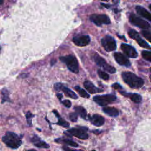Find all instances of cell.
<instances>
[{"label": "cell", "mask_w": 151, "mask_h": 151, "mask_svg": "<svg viewBox=\"0 0 151 151\" xmlns=\"http://www.w3.org/2000/svg\"><path fill=\"white\" fill-rule=\"evenodd\" d=\"M54 88H55V90H58V91L62 90L65 96H67V97H70L73 99H78L77 95L73 91H72L68 87L64 86L63 84H62L60 83H56L54 84Z\"/></svg>", "instance_id": "obj_10"}, {"label": "cell", "mask_w": 151, "mask_h": 151, "mask_svg": "<svg viewBox=\"0 0 151 151\" xmlns=\"http://www.w3.org/2000/svg\"><path fill=\"white\" fill-rule=\"evenodd\" d=\"M90 19L98 26H100L102 24H109L110 23L109 17L104 14H93L90 17Z\"/></svg>", "instance_id": "obj_8"}, {"label": "cell", "mask_w": 151, "mask_h": 151, "mask_svg": "<svg viewBox=\"0 0 151 151\" xmlns=\"http://www.w3.org/2000/svg\"><path fill=\"white\" fill-rule=\"evenodd\" d=\"M97 73L99 76L103 80H107L109 78V76L107 73L106 72L101 70H97Z\"/></svg>", "instance_id": "obj_27"}, {"label": "cell", "mask_w": 151, "mask_h": 151, "mask_svg": "<svg viewBox=\"0 0 151 151\" xmlns=\"http://www.w3.org/2000/svg\"><path fill=\"white\" fill-rule=\"evenodd\" d=\"M28 151H36V150L34 149H30V150H28Z\"/></svg>", "instance_id": "obj_37"}, {"label": "cell", "mask_w": 151, "mask_h": 151, "mask_svg": "<svg viewBox=\"0 0 151 151\" xmlns=\"http://www.w3.org/2000/svg\"><path fill=\"white\" fill-rule=\"evenodd\" d=\"M122 77L123 81L129 87L133 88H139L142 87L144 84V81L142 78L130 71L122 73Z\"/></svg>", "instance_id": "obj_1"}, {"label": "cell", "mask_w": 151, "mask_h": 151, "mask_svg": "<svg viewBox=\"0 0 151 151\" xmlns=\"http://www.w3.org/2000/svg\"><path fill=\"white\" fill-rule=\"evenodd\" d=\"M53 113L55 114L56 117L58 118V122L57 123V124H58L60 126H63V127H64L65 128H68L69 127L70 124L67 122L65 121L62 117H61L60 116V114H58V111L57 110H54Z\"/></svg>", "instance_id": "obj_22"}, {"label": "cell", "mask_w": 151, "mask_h": 151, "mask_svg": "<svg viewBox=\"0 0 151 151\" xmlns=\"http://www.w3.org/2000/svg\"><path fill=\"white\" fill-rule=\"evenodd\" d=\"M136 10L138 14H139L143 18L147 19L148 21H151V14L145 8H144L143 7H142L140 6H137L136 7Z\"/></svg>", "instance_id": "obj_17"}, {"label": "cell", "mask_w": 151, "mask_h": 151, "mask_svg": "<svg viewBox=\"0 0 151 151\" xmlns=\"http://www.w3.org/2000/svg\"><path fill=\"white\" fill-rule=\"evenodd\" d=\"M134 40H136V41L137 42L138 44H139L140 47H143V48H145L149 49V50H150V49L151 48H150V46L144 40H143L142 38H141V37H140V35H139Z\"/></svg>", "instance_id": "obj_23"}, {"label": "cell", "mask_w": 151, "mask_h": 151, "mask_svg": "<svg viewBox=\"0 0 151 151\" xmlns=\"http://www.w3.org/2000/svg\"><path fill=\"white\" fill-rule=\"evenodd\" d=\"M76 113L78 114L82 119H87V113L86 110L82 106H76L74 107Z\"/></svg>", "instance_id": "obj_21"}, {"label": "cell", "mask_w": 151, "mask_h": 151, "mask_svg": "<svg viewBox=\"0 0 151 151\" xmlns=\"http://www.w3.org/2000/svg\"><path fill=\"white\" fill-rule=\"evenodd\" d=\"M4 0H0V4H2L3 3Z\"/></svg>", "instance_id": "obj_36"}, {"label": "cell", "mask_w": 151, "mask_h": 151, "mask_svg": "<svg viewBox=\"0 0 151 151\" xmlns=\"http://www.w3.org/2000/svg\"><path fill=\"white\" fill-rule=\"evenodd\" d=\"M61 103L64 106H65L66 107H68V108L70 107L71 106V103L69 100H64L61 101Z\"/></svg>", "instance_id": "obj_31"}, {"label": "cell", "mask_w": 151, "mask_h": 151, "mask_svg": "<svg viewBox=\"0 0 151 151\" xmlns=\"http://www.w3.org/2000/svg\"><path fill=\"white\" fill-rule=\"evenodd\" d=\"M74 88L76 89V90L78 93V94L82 97H84V98H88L90 97V95L88 93H87L86 92V91L81 88H80L79 86H76L74 87Z\"/></svg>", "instance_id": "obj_24"}, {"label": "cell", "mask_w": 151, "mask_h": 151, "mask_svg": "<svg viewBox=\"0 0 151 151\" xmlns=\"http://www.w3.org/2000/svg\"><path fill=\"white\" fill-rule=\"evenodd\" d=\"M130 22L134 25L142 29H148L150 28V24L146 21L136 16L133 14H131L129 16Z\"/></svg>", "instance_id": "obj_6"}, {"label": "cell", "mask_w": 151, "mask_h": 151, "mask_svg": "<svg viewBox=\"0 0 151 151\" xmlns=\"http://www.w3.org/2000/svg\"><path fill=\"white\" fill-rule=\"evenodd\" d=\"M84 86L85 88L91 94L97 93L100 92H102L103 90L99 88L96 87L91 81L88 80H86L84 82Z\"/></svg>", "instance_id": "obj_15"}, {"label": "cell", "mask_w": 151, "mask_h": 151, "mask_svg": "<svg viewBox=\"0 0 151 151\" xmlns=\"http://www.w3.org/2000/svg\"><path fill=\"white\" fill-rule=\"evenodd\" d=\"M88 119L93 124L96 126H101L104 123V117L99 114H95L90 116H88Z\"/></svg>", "instance_id": "obj_14"}, {"label": "cell", "mask_w": 151, "mask_h": 151, "mask_svg": "<svg viewBox=\"0 0 151 151\" xmlns=\"http://www.w3.org/2000/svg\"><path fill=\"white\" fill-rule=\"evenodd\" d=\"M116 100V97L114 94H104L96 96L93 97V100L99 105L105 106L113 103Z\"/></svg>", "instance_id": "obj_5"}, {"label": "cell", "mask_w": 151, "mask_h": 151, "mask_svg": "<svg viewBox=\"0 0 151 151\" xmlns=\"http://www.w3.org/2000/svg\"><path fill=\"white\" fill-rule=\"evenodd\" d=\"M101 44L107 52L113 51L116 48V41L110 35H106L101 39Z\"/></svg>", "instance_id": "obj_7"}, {"label": "cell", "mask_w": 151, "mask_h": 151, "mask_svg": "<svg viewBox=\"0 0 151 151\" xmlns=\"http://www.w3.org/2000/svg\"><path fill=\"white\" fill-rule=\"evenodd\" d=\"M60 60L66 64L67 68L71 72L76 74L79 72L78 63L77 58L74 55H68L60 57Z\"/></svg>", "instance_id": "obj_3"}, {"label": "cell", "mask_w": 151, "mask_h": 151, "mask_svg": "<svg viewBox=\"0 0 151 151\" xmlns=\"http://www.w3.org/2000/svg\"><path fill=\"white\" fill-rule=\"evenodd\" d=\"M121 49L123 52L130 58H136L138 56V54L135 48L128 44H122Z\"/></svg>", "instance_id": "obj_12"}, {"label": "cell", "mask_w": 151, "mask_h": 151, "mask_svg": "<svg viewBox=\"0 0 151 151\" xmlns=\"http://www.w3.org/2000/svg\"><path fill=\"white\" fill-rule=\"evenodd\" d=\"M93 133H96V132H96V131H93ZM98 132V133H100V132H99V131H98V132Z\"/></svg>", "instance_id": "obj_38"}, {"label": "cell", "mask_w": 151, "mask_h": 151, "mask_svg": "<svg viewBox=\"0 0 151 151\" xmlns=\"http://www.w3.org/2000/svg\"><path fill=\"white\" fill-rule=\"evenodd\" d=\"M31 142L34 143V145L38 147H41V148H48L49 147V145L47 143L41 140L40 138L37 136V135H34L32 139H31Z\"/></svg>", "instance_id": "obj_16"}, {"label": "cell", "mask_w": 151, "mask_h": 151, "mask_svg": "<svg viewBox=\"0 0 151 151\" xmlns=\"http://www.w3.org/2000/svg\"><path fill=\"white\" fill-rule=\"evenodd\" d=\"M119 0H113V2L114 3V4H117L119 2Z\"/></svg>", "instance_id": "obj_35"}, {"label": "cell", "mask_w": 151, "mask_h": 151, "mask_svg": "<svg viewBox=\"0 0 151 151\" xmlns=\"http://www.w3.org/2000/svg\"><path fill=\"white\" fill-rule=\"evenodd\" d=\"M73 41L77 46L85 47L90 43V38L87 35H80L74 37Z\"/></svg>", "instance_id": "obj_11"}, {"label": "cell", "mask_w": 151, "mask_h": 151, "mask_svg": "<svg viewBox=\"0 0 151 151\" xmlns=\"http://www.w3.org/2000/svg\"><path fill=\"white\" fill-rule=\"evenodd\" d=\"M67 133L71 136H75L80 139L85 140L88 137V135L87 133V130H85L84 127L76 128L73 127L67 130Z\"/></svg>", "instance_id": "obj_9"}, {"label": "cell", "mask_w": 151, "mask_h": 151, "mask_svg": "<svg viewBox=\"0 0 151 151\" xmlns=\"http://www.w3.org/2000/svg\"><path fill=\"white\" fill-rule=\"evenodd\" d=\"M55 142L58 143H63V144H65V145H70L72 147H77L78 146V144L77 143H76L75 142H74L73 140L68 139H65V138H58V139H56L54 140Z\"/></svg>", "instance_id": "obj_20"}, {"label": "cell", "mask_w": 151, "mask_h": 151, "mask_svg": "<svg viewBox=\"0 0 151 151\" xmlns=\"http://www.w3.org/2000/svg\"><path fill=\"white\" fill-rule=\"evenodd\" d=\"M142 55L146 61H151V52L150 51H143L142 52Z\"/></svg>", "instance_id": "obj_26"}, {"label": "cell", "mask_w": 151, "mask_h": 151, "mask_svg": "<svg viewBox=\"0 0 151 151\" xmlns=\"http://www.w3.org/2000/svg\"><path fill=\"white\" fill-rule=\"evenodd\" d=\"M103 111L110 117H117L119 114L117 109L111 107H104L103 108Z\"/></svg>", "instance_id": "obj_19"}, {"label": "cell", "mask_w": 151, "mask_h": 151, "mask_svg": "<svg viewBox=\"0 0 151 151\" xmlns=\"http://www.w3.org/2000/svg\"><path fill=\"white\" fill-rule=\"evenodd\" d=\"M3 142L11 149H17L22 144L21 138L16 133L11 132H7L5 135L2 138Z\"/></svg>", "instance_id": "obj_2"}, {"label": "cell", "mask_w": 151, "mask_h": 151, "mask_svg": "<svg viewBox=\"0 0 151 151\" xmlns=\"http://www.w3.org/2000/svg\"><path fill=\"white\" fill-rule=\"evenodd\" d=\"M93 58L98 66L103 68L106 71L111 74H113L116 72V70L114 67L108 64L106 60L97 54H94L93 56Z\"/></svg>", "instance_id": "obj_4"}, {"label": "cell", "mask_w": 151, "mask_h": 151, "mask_svg": "<svg viewBox=\"0 0 151 151\" xmlns=\"http://www.w3.org/2000/svg\"><path fill=\"white\" fill-rule=\"evenodd\" d=\"M1 94H2V103H4L5 101H10L9 97V93L8 91L6 88H3L1 90Z\"/></svg>", "instance_id": "obj_25"}, {"label": "cell", "mask_w": 151, "mask_h": 151, "mask_svg": "<svg viewBox=\"0 0 151 151\" xmlns=\"http://www.w3.org/2000/svg\"><path fill=\"white\" fill-rule=\"evenodd\" d=\"M63 148L65 151H82V150H72L67 146H63Z\"/></svg>", "instance_id": "obj_33"}, {"label": "cell", "mask_w": 151, "mask_h": 151, "mask_svg": "<svg viewBox=\"0 0 151 151\" xmlns=\"http://www.w3.org/2000/svg\"><path fill=\"white\" fill-rule=\"evenodd\" d=\"M141 33H142V35L145 38H146L149 41H150V42L151 41V34H150V31L147 30V29L143 30V31H142Z\"/></svg>", "instance_id": "obj_28"}, {"label": "cell", "mask_w": 151, "mask_h": 151, "mask_svg": "<svg viewBox=\"0 0 151 151\" xmlns=\"http://www.w3.org/2000/svg\"><path fill=\"white\" fill-rule=\"evenodd\" d=\"M78 114L75 112V113H71L70 114L69 118L70 120H71L73 122H76L77 121L78 119Z\"/></svg>", "instance_id": "obj_30"}, {"label": "cell", "mask_w": 151, "mask_h": 151, "mask_svg": "<svg viewBox=\"0 0 151 151\" xmlns=\"http://www.w3.org/2000/svg\"><path fill=\"white\" fill-rule=\"evenodd\" d=\"M114 57L116 62L120 65L125 67H130L131 64L130 61L123 54L120 52H115L114 54Z\"/></svg>", "instance_id": "obj_13"}, {"label": "cell", "mask_w": 151, "mask_h": 151, "mask_svg": "<svg viewBox=\"0 0 151 151\" xmlns=\"http://www.w3.org/2000/svg\"><path fill=\"white\" fill-rule=\"evenodd\" d=\"M101 1H109V0H101Z\"/></svg>", "instance_id": "obj_39"}, {"label": "cell", "mask_w": 151, "mask_h": 151, "mask_svg": "<svg viewBox=\"0 0 151 151\" xmlns=\"http://www.w3.org/2000/svg\"><path fill=\"white\" fill-rule=\"evenodd\" d=\"M57 96L58 97V98L60 100H61V99H62V97H63V95H62L61 94H60V93L57 94Z\"/></svg>", "instance_id": "obj_34"}, {"label": "cell", "mask_w": 151, "mask_h": 151, "mask_svg": "<svg viewBox=\"0 0 151 151\" xmlns=\"http://www.w3.org/2000/svg\"><path fill=\"white\" fill-rule=\"evenodd\" d=\"M91 151H96V150H91Z\"/></svg>", "instance_id": "obj_40"}, {"label": "cell", "mask_w": 151, "mask_h": 151, "mask_svg": "<svg viewBox=\"0 0 151 151\" xmlns=\"http://www.w3.org/2000/svg\"><path fill=\"white\" fill-rule=\"evenodd\" d=\"M25 116H26V119H27L28 124L29 126H31V124H32V117H34V116L31 114V113L30 111H28V112L26 113Z\"/></svg>", "instance_id": "obj_29"}, {"label": "cell", "mask_w": 151, "mask_h": 151, "mask_svg": "<svg viewBox=\"0 0 151 151\" xmlns=\"http://www.w3.org/2000/svg\"><path fill=\"white\" fill-rule=\"evenodd\" d=\"M122 94L129 97L131 100L136 103H139L142 101V96L137 93H126L124 92H121Z\"/></svg>", "instance_id": "obj_18"}, {"label": "cell", "mask_w": 151, "mask_h": 151, "mask_svg": "<svg viewBox=\"0 0 151 151\" xmlns=\"http://www.w3.org/2000/svg\"><path fill=\"white\" fill-rule=\"evenodd\" d=\"M112 87H113L114 89L117 90H120V89L122 88V86H121L118 83H115L114 84H113L112 85Z\"/></svg>", "instance_id": "obj_32"}]
</instances>
